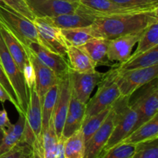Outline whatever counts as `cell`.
<instances>
[{
    "mask_svg": "<svg viewBox=\"0 0 158 158\" xmlns=\"http://www.w3.org/2000/svg\"><path fill=\"white\" fill-rule=\"evenodd\" d=\"M4 134H5V131L0 128V144H1L2 141L3 137H4Z\"/></svg>",
    "mask_w": 158,
    "mask_h": 158,
    "instance_id": "obj_42",
    "label": "cell"
},
{
    "mask_svg": "<svg viewBox=\"0 0 158 158\" xmlns=\"http://www.w3.org/2000/svg\"><path fill=\"white\" fill-rule=\"evenodd\" d=\"M57 142L58 138L54 128L52 116L48 127L42 131L38 158H56Z\"/></svg>",
    "mask_w": 158,
    "mask_h": 158,
    "instance_id": "obj_26",
    "label": "cell"
},
{
    "mask_svg": "<svg viewBox=\"0 0 158 158\" xmlns=\"http://www.w3.org/2000/svg\"><path fill=\"white\" fill-rule=\"evenodd\" d=\"M138 46L131 57L136 56L140 53L158 46V22L151 25L145 29L143 35L137 42Z\"/></svg>",
    "mask_w": 158,
    "mask_h": 158,
    "instance_id": "obj_30",
    "label": "cell"
},
{
    "mask_svg": "<svg viewBox=\"0 0 158 158\" xmlns=\"http://www.w3.org/2000/svg\"><path fill=\"white\" fill-rule=\"evenodd\" d=\"M66 138L63 136L58 139L56 148V158H64V144Z\"/></svg>",
    "mask_w": 158,
    "mask_h": 158,
    "instance_id": "obj_40",
    "label": "cell"
},
{
    "mask_svg": "<svg viewBox=\"0 0 158 158\" xmlns=\"http://www.w3.org/2000/svg\"><path fill=\"white\" fill-rule=\"evenodd\" d=\"M111 106L103 110L98 113V114H94V115L90 116L89 117H86L83 120L80 129H81L82 133L83 134L85 143L92 137L93 134L103 124L104 120H106V117L109 114L110 111Z\"/></svg>",
    "mask_w": 158,
    "mask_h": 158,
    "instance_id": "obj_31",
    "label": "cell"
},
{
    "mask_svg": "<svg viewBox=\"0 0 158 158\" xmlns=\"http://www.w3.org/2000/svg\"><path fill=\"white\" fill-rule=\"evenodd\" d=\"M110 1L125 6L150 8V9L158 8V0H110Z\"/></svg>",
    "mask_w": 158,
    "mask_h": 158,
    "instance_id": "obj_37",
    "label": "cell"
},
{
    "mask_svg": "<svg viewBox=\"0 0 158 158\" xmlns=\"http://www.w3.org/2000/svg\"><path fill=\"white\" fill-rule=\"evenodd\" d=\"M0 63L7 75L19 103L22 114L26 115L29 102V89L25 82L22 70L6 48L0 34Z\"/></svg>",
    "mask_w": 158,
    "mask_h": 158,
    "instance_id": "obj_6",
    "label": "cell"
},
{
    "mask_svg": "<svg viewBox=\"0 0 158 158\" xmlns=\"http://www.w3.org/2000/svg\"><path fill=\"white\" fill-rule=\"evenodd\" d=\"M0 34L2 37L8 51L23 72V67L29 60V52L1 22H0Z\"/></svg>",
    "mask_w": 158,
    "mask_h": 158,
    "instance_id": "obj_21",
    "label": "cell"
},
{
    "mask_svg": "<svg viewBox=\"0 0 158 158\" xmlns=\"http://www.w3.org/2000/svg\"><path fill=\"white\" fill-rule=\"evenodd\" d=\"M118 69V68H117ZM158 77V64L143 69L121 71L118 69L117 83L122 97H131L134 92Z\"/></svg>",
    "mask_w": 158,
    "mask_h": 158,
    "instance_id": "obj_8",
    "label": "cell"
},
{
    "mask_svg": "<svg viewBox=\"0 0 158 158\" xmlns=\"http://www.w3.org/2000/svg\"><path fill=\"white\" fill-rule=\"evenodd\" d=\"M44 21L60 29L86 27L94 23L96 17L83 5H79L77 11L55 17L42 18Z\"/></svg>",
    "mask_w": 158,
    "mask_h": 158,
    "instance_id": "obj_14",
    "label": "cell"
},
{
    "mask_svg": "<svg viewBox=\"0 0 158 158\" xmlns=\"http://www.w3.org/2000/svg\"><path fill=\"white\" fill-rule=\"evenodd\" d=\"M80 3L86 6L89 12L93 14L96 18L97 16H100V15H117V14L129 13V12L156 9H150V8L122 6L118 3L114 2L110 0H80Z\"/></svg>",
    "mask_w": 158,
    "mask_h": 158,
    "instance_id": "obj_17",
    "label": "cell"
},
{
    "mask_svg": "<svg viewBox=\"0 0 158 158\" xmlns=\"http://www.w3.org/2000/svg\"><path fill=\"white\" fill-rule=\"evenodd\" d=\"M158 138V114L147 122L140 125L139 127L133 131L126 138L121 142L123 143L137 144L142 142Z\"/></svg>",
    "mask_w": 158,
    "mask_h": 158,
    "instance_id": "obj_22",
    "label": "cell"
},
{
    "mask_svg": "<svg viewBox=\"0 0 158 158\" xmlns=\"http://www.w3.org/2000/svg\"><path fill=\"white\" fill-rule=\"evenodd\" d=\"M0 158H33V153L32 148L21 140L12 149L0 155Z\"/></svg>",
    "mask_w": 158,
    "mask_h": 158,
    "instance_id": "obj_34",
    "label": "cell"
},
{
    "mask_svg": "<svg viewBox=\"0 0 158 158\" xmlns=\"http://www.w3.org/2000/svg\"><path fill=\"white\" fill-rule=\"evenodd\" d=\"M62 34L68 45L82 46L92 39L95 38L92 35L89 26L72 29H61Z\"/></svg>",
    "mask_w": 158,
    "mask_h": 158,
    "instance_id": "obj_29",
    "label": "cell"
},
{
    "mask_svg": "<svg viewBox=\"0 0 158 158\" xmlns=\"http://www.w3.org/2000/svg\"><path fill=\"white\" fill-rule=\"evenodd\" d=\"M85 140L81 129L66 139L64 144V158H83Z\"/></svg>",
    "mask_w": 158,
    "mask_h": 158,
    "instance_id": "obj_27",
    "label": "cell"
},
{
    "mask_svg": "<svg viewBox=\"0 0 158 158\" xmlns=\"http://www.w3.org/2000/svg\"><path fill=\"white\" fill-rule=\"evenodd\" d=\"M114 126V111L111 110L106 120L92 137L85 143V154L83 158H99Z\"/></svg>",
    "mask_w": 158,
    "mask_h": 158,
    "instance_id": "obj_15",
    "label": "cell"
},
{
    "mask_svg": "<svg viewBox=\"0 0 158 158\" xmlns=\"http://www.w3.org/2000/svg\"><path fill=\"white\" fill-rule=\"evenodd\" d=\"M23 74L24 77L25 82H26L27 87L29 89H32L35 86V71H34L33 66L30 60H29L27 63L25 65L23 69Z\"/></svg>",
    "mask_w": 158,
    "mask_h": 158,
    "instance_id": "obj_38",
    "label": "cell"
},
{
    "mask_svg": "<svg viewBox=\"0 0 158 158\" xmlns=\"http://www.w3.org/2000/svg\"><path fill=\"white\" fill-rule=\"evenodd\" d=\"M0 4H3V2H2V0H0Z\"/></svg>",
    "mask_w": 158,
    "mask_h": 158,
    "instance_id": "obj_43",
    "label": "cell"
},
{
    "mask_svg": "<svg viewBox=\"0 0 158 158\" xmlns=\"http://www.w3.org/2000/svg\"><path fill=\"white\" fill-rule=\"evenodd\" d=\"M58 96L52 114L54 128L57 138H60L63 133V126L68 112L69 101L72 95L69 70L60 78L58 83Z\"/></svg>",
    "mask_w": 158,
    "mask_h": 158,
    "instance_id": "obj_11",
    "label": "cell"
},
{
    "mask_svg": "<svg viewBox=\"0 0 158 158\" xmlns=\"http://www.w3.org/2000/svg\"><path fill=\"white\" fill-rule=\"evenodd\" d=\"M135 150L136 144L120 142L102 153L99 158H132Z\"/></svg>",
    "mask_w": 158,
    "mask_h": 158,
    "instance_id": "obj_32",
    "label": "cell"
},
{
    "mask_svg": "<svg viewBox=\"0 0 158 158\" xmlns=\"http://www.w3.org/2000/svg\"><path fill=\"white\" fill-rule=\"evenodd\" d=\"M0 22L10 31L28 52L31 44L36 43L43 46L33 22L4 4H0Z\"/></svg>",
    "mask_w": 158,
    "mask_h": 158,
    "instance_id": "obj_2",
    "label": "cell"
},
{
    "mask_svg": "<svg viewBox=\"0 0 158 158\" xmlns=\"http://www.w3.org/2000/svg\"><path fill=\"white\" fill-rule=\"evenodd\" d=\"M158 22V9L141 12L100 15L89 26L94 37L114 40L122 35L144 30Z\"/></svg>",
    "mask_w": 158,
    "mask_h": 158,
    "instance_id": "obj_1",
    "label": "cell"
},
{
    "mask_svg": "<svg viewBox=\"0 0 158 158\" xmlns=\"http://www.w3.org/2000/svg\"><path fill=\"white\" fill-rule=\"evenodd\" d=\"M19 114V116L16 123L12 124L10 127L5 131L2 141L0 144V155L9 151L22 140L25 128L26 116L22 113Z\"/></svg>",
    "mask_w": 158,
    "mask_h": 158,
    "instance_id": "obj_25",
    "label": "cell"
},
{
    "mask_svg": "<svg viewBox=\"0 0 158 158\" xmlns=\"http://www.w3.org/2000/svg\"><path fill=\"white\" fill-rule=\"evenodd\" d=\"M11 126H12V123H11L9 117H8L7 112L3 108L2 110H0V128L6 131Z\"/></svg>",
    "mask_w": 158,
    "mask_h": 158,
    "instance_id": "obj_39",
    "label": "cell"
},
{
    "mask_svg": "<svg viewBox=\"0 0 158 158\" xmlns=\"http://www.w3.org/2000/svg\"><path fill=\"white\" fill-rule=\"evenodd\" d=\"M86 106V104L81 103L74 96L71 95L68 112L62 133L63 137L68 138L81 128L84 120Z\"/></svg>",
    "mask_w": 158,
    "mask_h": 158,
    "instance_id": "obj_19",
    "label": "cell"
},
{
    "mask_svg": "<svg viewBox=\"0 0 158 158\" xmlns=\"http://www.w3.org/2000/svg\"><path fill=\"white\" fill-rule=\"evenodd\" d=\"M0 86L5 89V91L7 93L8 95L10 97L11 100H12V104L15 106V109L18 110V112L22 113L21 109H20L19 103L18 98H17L16 94H15V90H14L10 81H9L7 75H6V73H5L4 69H3L1 63H0Z\"/></svg>",
    "mask_w": 158,
    "mask_h": 158,
    "instance_id": "obj_36",
    "label": "cell"
},
{
    "mask_svg": "<svg viewBox=\"0 0 158 158\" xmlns=\"http://www.w3.org/2000/svg\"><path fill=\"white\" fill-rule=\"evenodd\" d=\"M33 23L43 47L66 57L69 45L65 40L61 29L49 24L42 18L35 17Z\"/></svg>",
    "mask_w": 158,
    "mask_h": 158,
    "instance_id": "obj_10",
    "label": "cell"
},
{
    "mask_svg": "<svg viewBox=\"0 0 158 158\" xmlns=\"http://www.w3.org/2000/svg\"><path fill=\"white\" fill-rule=\"evenodd\" d=\"M103 73L95 70L90 73H79L69 69L72 95L79 101L86 104L94 88L103 78Z\"/></svg>",
    "mask_w": 158,
    "mask_h": 158,
    "instance_id": "obj_12",
    "label": "cell"
},
{
    "mask_svg": "<svg viewBox=\"0 0 158 158\" xmlns=\"http://www.w3.org/2000/svg\"><path fill=\"white\" fill-rule=\"evenodd\" d=\"M58 88V84L49 88L42 102V131L46 130L49 124L56 103Z\"/></svg>",
    "mask_w": 158,
    "mask_h": 158,
    "instance_id": "obj_28",
    "label": "cell"
},
{
    "mask_svg": "<svg viewBox=\"0 0 158 158\" xmlns=\"http://www.w3.org/2000/svg\"><path fill=\"white\" fill-rule=\"evenodd\" d=\"M6 101H9L12 103V100H11L10 97L8 95V94L5 91V89L0 86V102L2 103H5Z\"/></svg>",
    "mask_w": 158,
    "mask_h": 158,
    "instance_id": "obj_41",
    "label": "cell"
},
{
    "mask_svg": "<svg viewBox=\"0 0 158 158\" xmlns=\"http://www.w3.org/2000/svg\"><path fill=\"white\" fill-rule=\"evenodd\" d=\"M2 1L6 6L27 18L30 21L33 22V20L35 19V16L28 6L26 0H2Z\"/></svg>",
    "mask_w": 158,
    "mask_h": 158,
    "instance_id": "obj_35",
    "label": "cell"
},
{
    "mask_svg": "<svg viewBox=\"0 0 158 158\" xmlns=\"http://www.w3.org/2000/svg\"><path fill=\"white\" fill-rule=\"evenodd\" d=\"M130 97L120 96L113 103L112 108L114 111V129L102 153L120 143L134 130L137 120V114L130 105Z\"/></svg>",
    "mask_w": 158,
    "mask_h": 158,
    "instance_id": "obj_3",
    "label": "cell"
},
{
    "mask_svg": "<svg viewBox=\"0 0 158 158\" xmlns=\"http://www.w3.org/2000/svg\"><path fill=\"white\" fill-rule=\"evenodd\" d=\"M22 140L32 149L33 158H38L42 137V103L35 87L29 89V102L26 113Z\"/></svg>",
    "mask_w": 158,
    "mask_h": 158,
    "instance_id": "obj_5",
    "label": "cell"
},
{
    "mask_svg": "<svg viewBox=\"0 0 158 158\" xmlns=\"http://www.w3.org/2000/svg\"><path fill=\"white\" fill-rule=\"evenodd\" d=\"M29 51L32 52L45 66L52 69L60 78L69 72L70 69L66 57L51 52L41 45L36 43L31 44Z\"/></svg>",
    "mask_w": 158,
    "mask_h": 158,
    "instance_id": "obj_18",
    "label": "cell"
},
{
    "mask_svg": "<svg viewBox=\"0 0 158 158\" xmlns=\"http://www.w3.org/2000/svg\"><path fill=\"white\" fill-rule=\"evenodd\" d=\"M109 44V40L100 37H95L89 40L83 46L87 52L96 66H117V65L110 63L107 56V49Z\"/></svg>",
    "mask_w": 158,
    "mask_h": 158,
    "instance_id": "obj_23",
    "label": "cell"
},
{
    "mask_svg": "<svg viewBox=\"0 0 158 158\" xmlns=\"http://www.w3.org/2000/svg\"><path fill=\"white\" fill-rule=\"evenodd\" d=\"M29 59L33 66L35 71V91L43 102L45 94L49 89L56 84H58L60 77L52 70L45 66L32 52L29 51Z\"/></svg>",
    "mask_w": 158,
    "mask_h": 158,
    "instance_id": "obj_16",
    "label": "cell"
},
{
    "mask_svg": "<svg viewBox=\"0 0 158 158\" xmlns=\"http://www.w3.org/2000/svg\"><path fill=\"white\" fill-rule=\"evenodd\" d=\"M158 64V46L134 57H130L126 62L117 66L119 70H131L151 67Z\"/></svg>",
    "mask_w": 158,
    "mask_h": 158,
    "instance_id": "obj_24",
    "label": "cell"
},
{
    "mask_svg": "<svg viewBox=\"0 0 158 158\" xmlns=\"http://www.w3.org/2000/svg\"><path fill=\"white\" fill-rule=\"evenodd\" d=\"M35 18L55 17L77 11L80 1L69 0H26Z\"/></svg>",
    "mask_w": 158,
    "mask_h": 158,
    "instance_id": "obj_9",
    "label": "cell"
},
{
    "mask_svg": "<svg viewBox=\"0 0 158 158\" xmlns=\"http://www.w3.org/2000/svg\"><path fill=\"white\" fill-rule=\"evenodd\" d=\"M117 73L118 69L114 66L103 73V78L97 85V93L86 103L84 119L110 107L120 97L117 83Z\"/></svg>",
    "mask_w": 158,
    "mask_h": 158,
    "instance_id": "obj_4",
    "label": "cell"
},
{
    "mask_svg": "<svg viewBox=\"0 0 158 158\" xmlns=\"http://www.w3.org/2000/svg\"><path fill=\"white\" fill-rule=\"evenodd\" d=\"M66 56L68 63L72 70L79 73H90L96 70L95 63L83 46H68Z\"/></svg>",
    "mask_w": 158,
    "mask_h": 158,
    "instance_id": "obj_20",
    "label": "cell"
},
{
    "mask_svg": "<svg viewBox=\"0 0 158 158\" xmlns=\"http://www.w3.org/2000/svg\"><path fill=\"white\" fill-rule=\"evenodd\" d=\"M132 158H158V138L136 144Z\"/></svg>",
    "mask_w": 158,
    "mask_h": 158,
    "instance_id": "obj_33",
    "label": "cell"
},
{
    "mask_svg": "<svg viewBox=\"0 0 158 158\" xmlns=\"http://www.w3.org/2000/svg\"><path fill=\"white\" fill-rule=\"evenodd\" d=\"M144 31L145 29L109 40L107 56L110 62L117 66L126 62L131 57L133 48Z\"/></svg>",
    "mask_w": 158,
    "mask_h": 158,
    "instance_id": "obj_13",
    "label": "cell"
},
{
    "mask_svg": "<svg viewBox=\"0 0 158 158\" xmlns=\"http://www.w3.org/2000/svg\"><path fill=\"white\" fill-rule=\"evenodd\" d=\"M69 1H80V0H69Z\"/></svg>",
    "mask_w": 158,
    "mask_h": 158,
    "instance_id": "obj_44",
    "label": "cell"
},
{
    "mask_svg": "<svg viewBox=\"0 0 158 158\" xmlns=\"http://www.w3.org/2000/svg\"><path fill=\"white\" fill-rule=\"evenodd\" d=\"M141 88V90L134 98L130 97V105L137 114V123L133 131L152 118L158 111L157 78L154 79Z\"/></svg>",
    "mask_w": 158,
    "mask_h": 158,
    "instance_id": "obj_7",
    "label": "cell"
}]
</instances>
